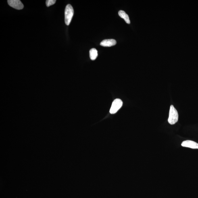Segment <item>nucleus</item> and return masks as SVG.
Masks as SVG:
<instances>
[{"label":"nucleus","mask_w":198,"mask_h":198,"mask_svg":"<svg viewBox=\"0 0 198 198\" xmlns=\"http://www.w3.org/2000/svg\"><path fill=\"white\" fill-rule=\"evenodd\" d=\"M178 114L177 111L173 105L170 106L169 111L168 122L169 124L173 125L176 124L178 120Z\"/></svg>","instance_id":"obj_1"},{"label":"nucleus","mask_w":198,"mask_h":198,"mask_svg":"<svg viewBox=\"0 0 198 198\" xmlns=\"http://www.w3.org/2000/svg\"><path fill=\"white\" fill-rule=\"evenodd\" d=\"M74 14V10L72 6L70 4L67 5L65 11V22L67 26L70 24Z\"/></svg>","instance_id":"obj_2"},{"label":"nucleus","mask_w":198,"mask_h":198,"mask_svg":"<svg viewBox=\"0 0 198 198\" xmlns=\"http://www.w3.org/2000/svg\"><path fill=\"white\" fill-rule=\"evenodd\" d=\"M123 104V102L120 99H115L113 101L110 109V113L111 114H113L116 113L122 107Z\"/></svg>","instance_id":"obj_3"},{"label":"nucleus","mask_w":198,"mask_h":198,"mask_svg":"<svg viewBox=\"0 0 198 198\" xmlns=\"http://www.w3.org/2000/svg\"><path fill=\"white\" fill-rule=\"evenodd\" d=\"M8 4L13 8L17 10H22L24 8V5L19 0H8Z\"/></svg>","instance_id":"obj_4"},{"label":"nucleus","mask_w":198,"mask_h":198,"mask_svg":"<svg viewBox=\"0 0 198 198\" xmlns=\"http://www.w3.org/2000/svg\"><path fill=\"white\" fill-rule=\"evenodd\" d=\"M181 145L183 147H189L193 149H198V143L190 140H186L183 142Z\"/></svg>","instance_id":"obj_5"},{"label":"nucleus","mask_w":198,"mask_h":198,"mask_svg":"<svg viewBox=\"0 0 198 198\" xmlns=\"http://www.w3.org/2000/svg\"><path fill=\"white\" fill-rule=\"evenodd\" d=\"M116 40L113 39H105L101 42L100 45L103 47H111L116 45Z\"/></svg>","instance_id":"obj_6"},{"label":"nucleus","mask_w":198,"mask_h":198,"mask_svg":"<svg viewBox=\"0 0 198 198\" xmlns=\"http://www.w3.org/2000/svg\"><path fill=\"white\" fill-rule=\"evenodd\" d=\"M118 14L119 16H120L121 18L124 19V20L128 24L130 23L129 17L128 15L126 14L125 11L123 10L119 11Z\"/></svg>","instance_id":"obj_7"},{"label":"nucleus","mask_w":198,"mask_h":198,"mask_svg":"<svg viewBox=\"0 0 198 198\" xmlns=\"http://www.w3.org/2000/svg\"><path fill=\"white\" fill-rule=\"evenodd\" d=\"M98 51L95 48H93L90 51V57L92 60H95L98 56Z\"/></svg>","instance_id":"obj_8"},{"label":"nucleus","mask_w":198,"mask_h":198,"mask_svg":"<svg viewBox=\"0 0 198 198\" xmlns=\"http://www.w3.org/2000/svg\"><path fill=\"white\" fill-rule=\"evenodd\" d=\"M56 2L55 0H47L46 1V5L47 7H49L51 5L55 4Z\"/></svg>","instance_id":"obj_9"}]
</instances>
